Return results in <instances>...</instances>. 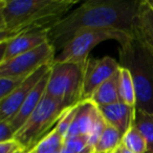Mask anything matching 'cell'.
<instances>
[{
  "label": "cell",
  "mask_w": 153,
  "mask_h": 153,
  "mask_svg": "<svg viewBox=\"0 0 153 153\" xmlns=\"http://www.w3.org/2000/svg\"><path fill=\"white\" fill-rule=\"evenodd\" d=\"M142 0H87L70 11L48 32L56 51L82 30H114L132 36Z\"/></svg>",
  "instance_id": "cell-1"
},
{
  "label": "cell",
  "mask_w": 153,
  "mask_h": 153,
  "mask_svg": "<svg viewBox=\"0 0 153 153\" xmlns=\"http://www.w3.org/2000/svg\"><path fill=\"white\" fill-rule=\"evenodd\" d=\"M78 3V0H0V42L30 30H51Z\"/></svg>",
  "instance_id": "cell-2"
},
{
  "label": "cell",
  "mask_w": 153,
  "mask_h": 153,
  "mask_svg": "<svg viewBox=\"0 0 153 153\" xmlns=\"http://www.w3.org/2000/svg\"><path fill=\"white\" fill-rule=\"evenodd\" d=\"M119 58L133 79L136 109L153 113V53L132 35L120 44Z\"/></svg>",
  "instance_id": "cell-3"
},
{
  "label": "cell",
  "mask_w": 153,
  "mask_h": 153,
  "mask_svg": "<svg viewBox=\"0 0 153 153\" xmlns=\"http://www.w3.org/2000/svg\"><path fill=\"white\" fill-rule=\"evenodd\" d=\"M67 109L65 105L45 94L38 107L15 133V140L25 152L32 151V149L56 127Z\"/></svg>",
  "instance_id": "cell-4"
},
{
  "label": "cell",
  "mask_w": 153,
  "mask_h": 153,
  "mask_svg": "<svg viewBox=\"0 0 153 153\" xmlns=\"http://www.w3.org/2000/svg\"><path fill=\"white\" fill-rule=\"evenodd\" d=\"M86 62L53 61L45 94L59 101L67 108L81 103Z\"/></svg>",
  "instance_id": "cell-5"
},
{
  "label": "cell",
  "mask_w": 153,
  "mask_h": 153,
  "mask_svg": "<svg viewBox=\"0 0 153 153\" xmlns=\"http://www.w3.org/2000/svg\"><path fill=\"white\" fill-rule=\"evenodd\" d=\"M130 35L114 30H82L65 44V46L56 55V62H74L84 63L89 59L92 48L107 40H117L123 44Z\"/></svg>",
  "instance_id": "cell-6"
},
{
  "label": "cell",
  "mask_w": 153,
  "mask_h": 153,
  "mask_svg": "<svg viewBox=\"0 0 153 153\" xmlns=\"http://www.w3.org/2000/svg\"><path fill=\"white\" fill-rule=\"evenodd\" d=\"M56 49L49 42L0 63V76L26 79L46 64L53 63Z\"/></svg>",
  "instance_id": "cell-7"
},
{
  "label": "cell",
  "mask_w": 153,
  "mask_h": 153,
  "mask_svg": "<svg viewBox=\"0 0 153 153\" xmlns=\"http://www.w3.org/2000/svg\"><path fill=\"white\" fill-rule=\"evenodd\" d=\"M121 68L120 62L112 57H103L101 59H88L84 74L82 101L90 100L94 92L104 82L117 72Z\"/></svg>",
  "instance_id": "cell-8"
},
{
  "label": "cell",
  "mask_w": 153,
  "mask_h": 153,
  "mask_svg": "<svg viewBox=\"0 0 153 153\" xmlns=\"http://www.w3.org/2000/svg\"><path fill=\"white\" fill-rule=\"evenodd\" d=\"M51 64H46L39 68L37 71L27 76L10 96L3 100H0V121H10L12 117H15L37 84L51 70Z\"/></svg>",
  "instance_id": "cell-9"
},
{
  "label": "cell",
  "mask_w": 153,
  "mask_h": 153,
  "mask_svg": "<svg viewBox=\"0 0 153 153\" xmlns=\"http://www.w3.org/2000/svg\"><path fill=\"white\" fill-rule=\"evenodd\" d=\"M48 30H36L25 32L7 41L0 42V63L27 53L48 41Z\"/></svg>",
  "instance_id": "cell-10"
},
{
  "label": "cell",
  "mask_w": 153,
  "mask_h": 153,
  "mask_svg": "<svg viewBox=\"0 0 153 153\" xmlns=\"http://www.w3.org/2000/svg\"><path fill=\"white\" fill-rule=\"evenodd\" d=\"M99 113V107L91 100L82 101L79 103L76 107V117L66 134L65 140L80 135L88 137Z\"/></svg>",
  "instance_id": "cell-11"
},
{
  "label": "cell",
  "mask_w": 153,
  "mask_h": 153,
  "mask_svg": "<svg viewBox=\"0 0 153 153\" xmlns=\"http://www.w3.org/2000/svg\"><path fill=\"white\" fill-rule=\"evenodd\" d=\"M98 107L106 123L117 129L123 135L133 126L136 109L134 107L129 106L122 101Z\"/></svg>",
  "instance_id": "cell-12"
},
{
  "label": "cell",
  "mask_w": 153,
  "mask_h": 153,
  "mask_svg": "<svg viewBox=\"0 0 153 153\" xmlns=\"http://www.w3.org/2000/svg\"><path fill=\"white\" fill-rule=\"evenodd\" d=\"M49 71H51V70H49ZM49 71L47 72L42 79L40 80V82L37 84V86L34 88V90L30 92V96L26 98V100L24 101V103L22 104V106L20 107L19 111L15 114V117H12L10 121H7L15 133L23 126V124L25 123L26 120L30 117V114L34 112L35 109L38 107L39 103L41 102L42 98L44 97L45 92H46L47 82H48V79H49Z\"/></svg>",
  "instance_id": "cell-13"
},
{
  "label": "cell",
  "mask_w": 153,
  "mask_h": 153,
  "mask_svg": "<svg viewBox=\"0 0 153 153\" xmlns=\"http://www.w3.org/2000/svg\"><path fill=\"white\" fill-rule=\"evenodd\" d=\"M132 35L153 53V10L147 0H142L140 4Z\"/></svg>",
  "instance_id": "cell-14"
},
{
  "label": "cell",
  "mask_w": 153,
  "mask_h": 153,
  "mask_svg": "<svg viewBox=\"0 0 153 153\" xmlns=\"http://www.w3.org/2000/svg\"><path fill=\"white\" fill-rule=\"evenodd\" d=\"M90 100L97 106L114 104V103L121 101V98H120V70L115 72L110 79L104 82L94 92Z\"/></svg>",
  "instance_id": "cell-15"
},
{
  "label": "cell",
  "mask_w": 153,
  "mask_h": 153,
  "mask_svg": "<svg viewBox=\"0 0 153 153\" xmlns=\"http://www.w3.org/2000/svg\"><path fill=\"white\" fill-rule=\"evenodd\" d=\"M133 125L146 140L147 153H153V113L135 109Z\"/></svg>",
  "instance_id": "cell-16"
},
{
  "label": "cell",
  "mask_w": 153,
  "mask_h": 153,
  "mask_svg": "<svg viewBox=\"0 0 153 153\" xmlns=\"http://www.w3.org/2000/svg\"><path fill=\"white\" fill-rule=\"evenodd\" d=\"M123 140V134L107 124L104 132L101 135L97 146L94 147L96 153H112L121 147Z\"/></svg>",
  "instance_id": "cell-17"
},
{
  "label": "cell",
  "mask_w": 153,
  "mask_h": 153,
  "mask_svg": "<svg viewBox=\"0 0 153 153\" xmlns=\"http://www.w3.org/2000/svg\"><path fill=\"white\" fill-rule=\"evenodd\" d=\"M120 98L125 104L136 108L135 86L130 71L125 67L120 69Z\"/></svg>",
  "instance_id": "cell-18"
},
{
  "label": "cell",
  "mask_w": 153,
  "mask_h": 153,
  "mask_svg": "<svg viewBox=\"0 0 153 153\" xmlns=\"http://www.w3.org/2000/svg\"><path fill=\"white\" fill-rule=\"evenodd\" d=\"M64 137L53 128L28 153H56L62 150Z\"/></svg>",
  "instance_id": "cell-19"
},
{
  "label": "cell",
  "mask_w": 153,
  "mask_h": 153,
  "mask_svg": "<svg viewBox=\"0 0 153 153\" xmlns=\"http://www.w3.org/2000/svg\"><path fill=\"white\" fill-rule=\"evenodd\" d=\"M122 145L133 153H147L146 140L134 125L123 135Z\"/></svg>",
  "instance_id": "cell-20"
},
{
  "label": "cell",
  "mask_w": 153,
  "mask_h": 153,
  "mask_svg": "<svg viewBox=\"0 0 153 153\" xmlns=\"http://www.w3.org/2000/svg\"><path fill=\"white\" fill-rule=\"evenodd\" d=\"M64 147L74 153H96L94 147L88 144V137L82 135L64 140Z\"/></svg>",
  "instance_id": "cell-21"
},
{
  "label": "cell",
  "mask_w": 153,
  "mask_h": 153,
  "mask_svg": "<svg viewBox=\"0 0 153 153\" xmlns=\"http://www.w3.org/2000/svg\"><path fill=\"white\" fill-rule=\"evenodd\" d=\"M76 107H78V105L68 108L67 110L63 113V115L61 117V119L59 120V122H58L55 127L56 129H57V131L64 137V140H65L66 134H67L68 130H69L70 126H71L72 122H74V117H76Z\"/></svg>",
  "instance_id": "cell-22"
},
{
  "label": "cell",
  "mask_w": 153,
  "mask_h": 153,
  "mask_svg": "<svg viewBox=\"0 0 153 153\" xmlns=\"http://www.w3.org/2000/svg\"><path fill=\"white\" fill-rule=\"evenodd\" d=\"M25 79H13L0 76V100H3L12 94Z\"/></svg>",
  "instance_id": "cell-23"
},
{
  "label": "cell",
  "mask_w": 153,
  "mask_h": 153,
  "mask_svg": "<svg viewBox=\"0 0 153 153\" xmlns=\"http://www.w3.org/2000/svg\"><path fill=\"white\" fill-rule=\"evenodd\" d=\"M106 125H107L106 121H105L104 117H102V114H101V112H100L98 117H97L96 123H94L91 131H90L89 136H88V144H89V146L94 147V148L97 146L101 135H102L105 128H106Z\"/></svg>",
  "instance_id": "cell-24"
},
{
  "label": "cell",
  "mask_w": 153,
  "mask_h": 153,
  "mask_svg": "<svg viewBox=\"0 0 153 153\" xmlns=\"http://www.w3.org/2000/svg\"><path fill=\"white\" fill-rule=\"evenodd\" d=\"M15 140V132L7 121H0V143Z\"/></svg>",
  "instance_id": "cell-25"
},
{
  "label": "cell",
  "mask_w": 153,
  "mask_h": 153,
  "mask_svg": "<svg viewBox=\"0 0 153 153\" xmlns=\"http://www.w3.org/2000/svg\"><path fill=\"white\" fill-rule=\"evenodd\" d=\"M21 149L22 147L16 140L0 143V153H16L18 150H21Z\"/></svg>",
  "instance_id": "cell-26"
},
{
  "label": "cell",
  "mask_w": 153,
  "mask_h": 153,
  "mask_svg": "<svg viewBox=\"0 0 153 153\" xmlns=\"http://www.w3.org/2000/svg\"><path fill=\"white\" fill-rule=\"evenodd\" d=\"M120 151H121V153H133L130 150H128L127 148H125L123 145H121V147H120Z\"/></svg>",
  "instance_id": "cell-27"
},
{
  "label": "cell",
  "mask_w": 153,
  "mask_h": 153,
  "mask_svg": "<svg viewBox=\"0 0 153 153\" xmlns=\"http://www.w3.org/2000/svg\"><path fill=\"white\" fill-rule=\"evenodd\" d=\"M61 153H74V152H72V151L68 150V149L65 148V147H64V145H63V148H62V150H61Z\"/></svg>",
  "instance_id": "cell-28"
},
{
  "label": "cell",
  "mask_w": 153,
  "mask_h": 153,
  "mask_svg": "<svg viewBox=\"0 0 153 153\" xmlns=\"http://www.w3.org/2000/svg\"><path fill=\"white\" fill-rule=\"evenodd\" d=\"M147 2H148V4L150 5V7L153 10V0H147Z\"/></svg>",
  "instance_id": "cell-29"
},
{
  "label": "cell",
  "mask_w": 153,
  "mask_h": 153,
  "mask_svg": "<svg viewBox=\"0 0 153 153\" xmlns=\"http://www.w3.org/2000/svg\"><path fill=\"white\" fill-rule=\"evenodd\" d=\"M112 153H121V151H120V148L117 149V150H115L114 152H112Z\"/></svg>",
  "instance_id": "cell-30"
},
{
  "label": "cell",
  "mask_w": 153,
  "mask_h": 153,
  "mask_svg": "<svg viewBox=\"0 0 153 153\" xmlns=\"http://www.w3.org/2000/svg\"><path fill=\"white\" fill-rule=\"evenodd\" d=\"M23 152H24V150H22V149H21V150H18L16 153H23Z\"/></svg>",
  "instance_id": "cell-31"
},
{
  "label": "cell",
  "mask_w": 153,
  "mask_h": 153,
  "mask_svg": "<svg viewBox=\"0 0 153 153\" xmlns=\"http://www.w3.org/2000/svg\"><path fill=\"white\" fill-rule=\"evenodd\" d=\"M56 153H61V151H59V152H56Z\"/></svg>",
  "instance_id": "cell-32"
},
{
  "label": "cell",
  "mask_w": 153,
  "mask_h": 153,
  "mask_svg": "<svg viewBox=\"0 0 153 153\" xmlns=\"http://www.w3.org/2000/svg\"><path fill=\"white\" fill-rule=\"evenodd\" d=\"M23 153H28V152H25V151H24V152Z\"/></svg>",
  "instance_id": "cell-33"
}]
</instances>
